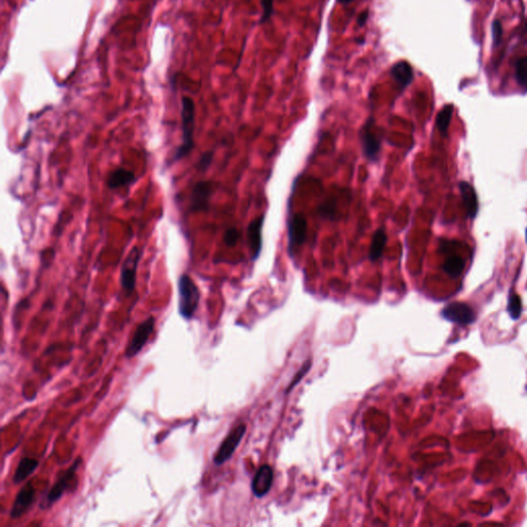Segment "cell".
Returning a JSON list of instances; mask_svg holds the SVG:
<instances>
[{
	"label": "cell",
	"instance_id": "obj_22",
	"mask_svg": "<svg viewBox=\"0 0 527 527\" xmlns=\"http://www.w3.org/2000/svg\"><path fill=\"white\" fill-rule=\"evenodd\" d=\"M508 312H509L510 316L514 320L518 319L521 316V313H522V301H521V298L517 294H515V293H512L509 296Z\"/></svg>",
	"mask_w": 527,
	"mask_h": 527
},
{
	"label": "cell",
	"instance_id": "obj_11",
	"mask_svg": "<svg viewBox=\"0 0 527 527\" xmlns=\"http://www.w3.org/2000/svg\"><path fill=\"white\" fill-rule=\"evenodd\" d=\"M35 497V488L31 482H28L17 494L11 510V518L18 519L22 517L32 505Z\"/></svg>",
	"mask_w": 527,
	"mask_h": 527
},
{
	"label": "cell",
	"instance_id": "obj_30",
	"mask_svg": "<svg viewBox=\"0 0 527 527\" xmlns=\"http://www.w3.org/2000/svg\"><path fill=\"white\" fill-rule=\"evenodd\" d=\"M337 2H338L339 4H342V5H348V4L352 3L353 0H337Z\"/></svg>",
	"mask_w": 527,
	"mask_h": 527
},
{
	"label": "cell",
	"instance_id": "obj_21",
	"mask_svg": "<svg viewBox=\"0 0 527 527\" xmlns=\"http://www.w3.org/2000/svg\"><path fill=\"white\" fill-rule=\"evenodd\" d=\"M515 78L522 89L527 90V57L519 58L515 62Z\"/></svg>",
	"mask_w": 527,
	"mask_h": 527
},
{
	"label": "cell",
	"instance_id": "obj_27",
	"mask_svg": "<svg viewBox=\"0 0 527 527\" xmlns=\"http://www.w3.org/2000/svg\"><path fill=\"white\" fill-rule=\"evenodd\" d=\"M310 367H311V360H307V361L303 364L302 369H301V370L297 373V375L294 377V379H293V381L291 382V384L289 385L288 390H287L288 392H289L292 388H294V386H295L296 384H298V383L300 382V380H302V378H303V377L308 373V371L310 370Z\"/></svg>",
	"mask_w": 527,
	"mask_h": 527
},
{
	"label": "cell",
	"instance_id": "obj_7",
	"mask_svg": "<svg viewBox=\"0 0 527 527\" xmlns=\"http://www.w3.org/2000/svg\"><path fill=\"white\" fill-rule=\"evenodd\" d=\"M217 186L211 180L198 181L190 196V210L192 212L207 211L209 209V202L212 194L216 190Z\"/></svg>",
	"mask_w": 527,
	"mask_h": 527
},
{
	"label": "cell",
	"instance_id": "obj_20",
	"mask_svg": "<svg viewBox=\"0 0 527 527\" xmlns=\"http://www.w3.org/2000/svg\"><path fill=\"white\" fill-rule=\"evenodd\" d=\"M453 110L454 106L452 104H447L440 110V112L437 115L436 125L443 136H447Z\"/></svg>",
	"mask_w": 527,
	"mask_h": 527
},
{
	"label": "cell",
	"instance_id": "obj_10",
	"mask_svg": "<svg viewBox=\"0 0 527 527\" xmlns=\"http://www.w3.org/2000/svg\"><path fill=\"white\" fill-rule=\"evenodd\" d=\"M307 219L303 213L295 214L289 222V250L292 253L304 244L307 238Z\"/></svg>",
	"mask_w": 527,
	"mask_h": 527
},
{
	"label": "cell",
	"instance_id": "obj_12",
	"mask_svg": "<svg viewBox=\"0 0 527 527\" xmlns=\"http://www.w3.org/2000/svg\"><path fill=\"white\" fill-rule=\"evenodd\" d=\"M264 221H265V214L256 216L252 221H250L248 229H247V237H248V243H249V247H250V253H251L252 260H256L261 251V246H262L261 231H262Z\"/></svg>",
	"mask_w": 527,
	"mask_h": 527
},
{
	"label": "cell",
	"instance_id": "obj_14",
	"mask_svg": "<svg viewBox=\"0 0 527 527\" xmlns=\"http://www.w3.org/2000/svg\"><path fill=\"white\" fill-rule=\"evenodd\" d=\"M392 78L395 80L401 89L407 88L414 79L413 68L407 61H400L395 63L390 70Z\"/></svg>",
	"mask_w": 527,
	"mask_h": 527
},
{
	"label": "cell",
	"instance_id": "obj_9",
	"mask_svg": "<svg viewBox=\"0 0 527 527\" xmlns=\"http://www.w3.org/2000/svg\"><path fill=\"white\" fill-rule=\"evenodd\" d=\"M442 316L451 322L467 326L476 320V313L471 306L461 302H453L448 304L442 310Z\"/></svg>",
	"mask_w": 527,
	"mask_h": 527
},
{
	"label": "cell",
	"instance_id": "obj_23",
	"mask_svg": "<svg viewBox=\"0 0 527 527\" xmlns=\"http://www.w3.org/2000/svg\"><path fill=\"white\" fill-rule=\"evenodd\" d=\"M335 205H336L335 201H327V202H325L318 208L319 215L321 217H325V218L334 219L336 217V212H337V209H336Z\"/></svg>",
	"mask_w": 527,
	"mask_h": 527
},
{
	"label": "cell",
	"instance_id": "obj_25",
	"mask_svg": "<svg viewBox=\"0 0 527 527\" xmlns=\"http://www.w3.org/2000/svg\"><path fill=\"white\" fill-rule=\"evenodd\" d=\"M240 239V232L236 228H230L224 235V243L228 247H234Z\"/></svg>",
	"mask_w": 527,
	"mask_h": 527
},
{
	"label": "cell",
	"instance_id": "obj_8",
	"mask_svg": "<svg viewBox=\"0 0 527 527\" xmlns=\"http://www.w3.org/2000/svg\"><path fill=\"white\" fill-rule=\"evenodd\" d=\"M245 433H246L245 424H240L229 433V435L222 441L218 450L216 451V454L213 457L214 464L220 465L232 457L235 450L237 449L240 442L242 441Z\"/></svg>",
	"mask_w": 527,
	"mask_h": 527
},
{
	"label": "cell",
	"instance_id": "obj_1",
	"mask_svg": "<svg viewBox=\"0 0 527 527\" xmlns=\"http://www.w3.org/2000/svg\"><path fill=\"white\" fill-rule=\"evenodd\" d=\"M181 145L177 148L174 161H179L191 154L195 147L194 131H195V115L196 107L194 100L191 97L184 96L181 99Z\"/></svg>",
	"mask_w": 527,
	"mask_h": 527
},
{
	"label": "cell",
	"instance_id": "obj_13",
	"mask_svg": "<svg viewBox=\"0 0 527 527\" xmlns=\"http://www.w3.org/2000/svg\"><path fill=\"white\" fill-rule=\"evenodd\" d=\"M273 483V470L270 465L264 464L261 465L257 472L255 473L252 482L251 488L252 492L257 497L265 496L271 489Z\"/></svg>",
	"mask_w": 527,
	"mask_h": 527
},
{
	"label": "cell",
	"instance_id": "obj_28",
	"mask_svg": "<svg viewBox=\"0 0 527 527\" xmlns=\"http://www.w3.org/2000/svg\"><path fill=\"white\" fill-rule=\"evenodd\" d=\"M502 36V27L499 22V20H495L492 23V37L495 45H498L500 43Z\"/></svg>",
	"mask_w": 527,
	"mask_h": 527
},
{
	"label": "cell",
	"instance_id": "obj_4",
	"mask_svg": "<svg viewBox=\"0 0 527 527\" xmlns=\"http://www.w3.org/2000/svg\"><path fill=\"white\" fill-rule=\"evenodd\" d=\"M375 119L370 116L359 131V141L366 159L371 163H377L381 153V137L374 132Z\"/></svg>",
	"mask_w": 527,
	"mask_h": 527
},
{
	"label": "cell",
	"instance_id": "obj_29",
	"mask_svg": "<svg viewBox=\"0 0 527 527\" xmlns=\"http://www.w3.org/2000/svg\"><path fill=\"white\" fill-rule=\"evenodd\" d=\"M368 19H369V11H368V10H366V11H363L362 13H360V15L358 16L357 23H358L359 27H362V26L366 24V22L368 21Z\"/></svg>",
	"mask_w": 527,
	"mask_h": 527
},
{
	"label": "cell",
	"instance_id": "obj_18",
	"mask_svg": "<svg viewBox=\"0 0 527 527\" xmlns=\"http://www.w3.org/2000/svg\"><path fill=\"white\" fill-rule=\"evenodd\" d=\"M38 465H39V462L36 459L30 458V457L22 458L19 461L16 472L14 474V478H13L14 483L20 484V483L24 482L37 469Z\"/></svg>",
	"mask_w": 527,
	"mask_h": 527
},
{
	"label": "cell",
	"instance_id": "obj_16",
	"mask_svg": "<svg viewBox=\"0 0 527 527\" xmlns=\"http://www.w3.org/2000/svg\"><path fill=\"white\" fill-rule=\"evenodd\" d=\"M459 190L461 193L463 205L467 210V216L471 219H474L478 212V198L475 189L467 181H462L459 184Z\"/></svg>",
	"mask_w": 527,
	"mask_h": 527
},
{
	"label": "cell",
	"instance_id": "obj_15",
	"mask_svg": "<svg viewBox=\"0 0 527 527\" xmlns=\"http://www.w3.org/2000/svg\"><path fill=\"white\" fill-rule=\"evenodd\" d=\"M135 173L126 168H116L107 176V187L109 189H119L128 187L135 181Z\"/></svg>",
	"mask_w": 527,
	"mask_h": 527
},
{
	"label": "cell",
	"instance_id": "obj_19",
	"mask_svg": "<svg viewBox=\"0 0 527 527\" xmlns=\"http://www.w3.org/2000/svg\"><path fill=\"white\" fill-rule=\"evenodd\" d=\"M465 266V261L462 257L458 255H451L449 256L445 262L443 264V269L446 274H448L450 277H458L463 272Z\"/></svg>",
	"mask_w": 527,
	"mask_h": 527
},
{
	"label": "cell",
	"instance_id": "obj_17",
	"mask_svg": "<svg viewBox=\"0 0 527 527\" xmlns=\"http://www.w3.org/2000/svg\"><path fill=\"white\" fill-rule=\"evenodd\" d=\"M387 244V234L384 228L377 229L372 237L369 258L371 261H377L383 254L385 246Z\"/></svg>",
	"mask_w": 527,
	"mask_h": 527
},
{
	"label": "cell",
	"instance_id": "obj_31",
	"mask_svg": "<svg viewBox=\"0 0 527 527\" xmlns=\"http://www.w3.org/2000/svg\"><path fill=\"white\" fill-rule=\"evenodd\" d=\"M526 242H527V230H526Z\"/></svg>",
	"mask_w": 527,
	"mask_h": 527
},
{
	"label": "cell",
	"instance_id": "obj_24",
	"mask_svg": "<svg viewBox=\"0 0 527 527\" xmlns=\"http://www.w3.org/2000/svg\"><path fill=\"white\" fill-rule=\"evenodd\" d=\"M273 5L274 0H260V6L262 8V15L259 20L260 24H264L268 20H270L273 14Z\"/></svg>",
	"mask_w": 527,
	"mask_h": 527
},
{
	"label": "cell",
	"instance_id": "obj_5",
	"mask_svg": "<svg viewBox=\"0 0 527 527\" xmlns=\"http://www.w3.org/2000/svg\"><path fill=\"white\" fill-rule=\"evenodd\" d=\"M80 463H82L80 457H78L74 460V462L68 468V470L64 473V475L62 477H60V479L49 490V492L47 493L43 502L39 505L40 509L47 510V509L51 508L57 500H59L62 497V495L64 494L66 489L69 487V485L72 483L73 479L75 478L77 469L80 465Z\"/></svg>",
	"mask_w": 527,
	"mask_h": 527
},
{
	"label": "cell",
	"instance_id": "obj_2",
	"mask_svg": "<svg viewBox=\"0 0 527 527\" xmlns=\"http://www.w3.org/2000/svg\"><path fill=\"white\" fill-rule=\"evenodd\" d=\"M178 311L185 319H191L195 315L200 303V291L193 278L183 274L178 280Z\"/></svg>",
	"mask_w": 527,
	"mask_h": 527
},
{
	"label": "cell",
	"instance_id": "obj_3",
	"mask_svg": "<svg viewBox=\"0 0 527 527\" xmlns=\"http://www.w3.org/2000/svg\"><path fill=\"white\" fill-rule=\"evenodd\" d=\"M140 257L141 250L139 249V247L134 246L129 251L121 265L119 281L121 290L125 292L126 295H131L135 290L136 275Z\"/></svg>",
	"mask_w": 527,
	"mask_h": 527
},
{
	"label": "cell",
	"instance_id": "obj_26",
	"mask_svg": "<svg viewBox=\"0 0 527 527\" xmlns=\"http://www.w3.org/2000/svg\"><path fill=\"white\" fill-rule=\"evenodd\" d=\"M213 156H214V153L212 151H209V152H205L201 158L199 159L198 161V164H197V170L200 171V172H205L209 166L211 165L212 163V160H213Z\"/></svg>",
	"mask_w": 527,
	"mask_h": 527
},
{
	"label": "cell",
	"instance_id": "obj_6",
	"mask_svg": "<svg viewBox=\"0 0 527 527\" xmlns=\"http://www.w3.org/2000/svg\"><path fill=\"white\" fill-rule=\"evenodd\" d=\"M155 325L156 320L154 316H149L145 321L138 325L135 332L132 335L130 342L126 347L125 356L127 358L135 357L143 350V348L148 343L151 335L154 332Z\"/></svg>",
	"mask_w": 527,
	"mask_h": 527
}]
</instances>
